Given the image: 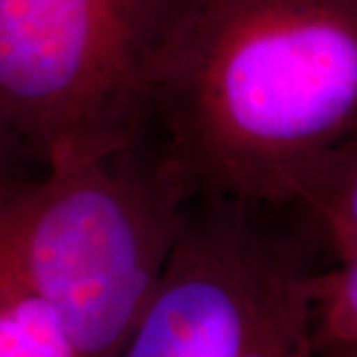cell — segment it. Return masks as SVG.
Wrapping results in <instances>:
<instances>
[{
    "label": "cell",
    "mask_w": 357,
    "mask_h": 357,
    "mask_svg": "<svg viewBox=\"0 0 357 357\" xmlns=\"http://www.w3.org/2000/svg\"><path fill=\"white\" fill-rule=\"evenodd\" d=\"M321 256L290 204L192 195L117 357H319L310 280Z\"/></svg>",
    "instance_id": "4"
},
{
    "label": "cell",
    "mask_w": 357,
    "mask_h": 357,
    "mask_svg": "<svg viewBox=\"0 0 357 357\" xmlns=\"http://www.w3.org/2000/svg\"><path fill=\"white\" fill-rule=\"evenodd\" d=\"M151 139L191 197L296 203L357 143V0H195Z\"/></svg>",
    "instance_id": "1"
},
{
    "label": "cell",
    "mask_w": 357,
    "mask_h": 357,
    "mask_svg": "<svg viewBox=\"0 0 357 357\" xmlns=\"http://www.w3.org/2000/svg\"><path fill=\"white\" fill-rule=\"evenodd\" d=\"M191 195L155 141L60 159L0 199V302L36 298L86 357H117Z\"/></svg>",
    "instance_id": "2"
},
{
    "label": "cell",
    "mask_w": 357,
    "mask_h": 357,
    "mask_svg": "<svg viewBox=\"0 0 357 357\" xmlns=\"http://www.w3.org/2000/svg\"><path fill=\"white\" fill-rule=\"evenodd\" d=\"M292 206L328 258L356 246L357 143L345 149Z\"/></svg>",
    "instance_id": "6"
},
{
    "label": "cell",
    "mask_w": 357,
    "mask_h": 357,
    "mask_svg": "<svg viewBox=\"0 0 357 357\" xmlns=\"http://www.w3.org/2000/svg\"><path fill=\"white\" fill-rule=\"evenodd\" d=\"M335 357H357V351H351V354H344V356H335Z\"/></svg>",
    "instance_id": "9"
},
{
    "label": "cell",
    "mask_w": 357,
    "mask_h": 357,
    "mask_svg": "<svg viewBox=\"0 0 357 357\" xmlns=\"http://www.w3.org/2000/svg\"><path fill=\"white\" fill-rule=\"evenodd\" d=\"M48 169L46 157L0 105V199Z\"/></svg>",
    "instance_id": "8"
},
{
    "label": "cell",
    "mask_w": 357,
    "mask_h": 357,
    "mask_svg": "<svg viewBox=\"0 0 357 357\" xmlns=\"http://www.w3.org/2000/svg\"><path fill=\"white\" fill-rule=\"evenodd\" d=\"M310 324L319 357L357 351V244L332 255L312 274Z\"/></svg>",
    "instance_id": "5"
},
{
    "label": "cell",
    "mask_w": 357,
    "mask_h": 357,
    "mask_svg": "<svg viewBox=\"0 0 357 357\" xmlns=\"http://www.w3.org/2000/svg\"><path fill=\"white\" fill-rule=\"evenodd\" d=\"M0 357H86L64 321L36 298L0 302Z\"/></svg>",
    "instance_id": "7"
},
{
    "label": "cell",
    "mask_w": 357,
    "mask_h": 357,
    "mask_svg": "<svg viewBox=\"0 0 357 357\" xmlns=\"http://www.w3.org/2000/svg\"><path fill=\"white\" fill-rule=\"evenodd\" d=\"M195 0H0V105L46 161L151 139Z\"/></svg>",
    "instance_id": "3"
}]
</instances>
